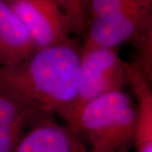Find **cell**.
I'll list each match as a JSON object with an SVG mask.
<instances>
[{"label": "cell", "mask_w": 152, "mask_h": 152, "mask_svg": "<svg viewBox=\"0 0 152 152\" xmlns=\"http://www.w3.org/2000/svg\"><path fill=\"white\" fill-rule=\"evenodd\" d=\"M80 64V49L74 42L37 48L0 66V91L39 113L65 120L75 102Z\"/></svg>", "instance_id": "cell-1"}, {"label": "cell", "mask_w": 152, "mask_h": 152, "mask_svg": "<svg viewBox=\"0 0 152 152\" xmlns=\"http://www.w3.org/2000/svg\"><path fill=\"white\" fill-rule=\"evenodd\" d=\"M135 123L136 103L121 90L85 104L65 124L83 152H128L134 145Z\"/></svg>", "instance_id": "cell-2"}, {"label": "cell", "mask_w": 152, "mask_h": 152, "mask_svg": "<svg viewBox=\"0 0 152 152\" xmlns=\"http://www.w3.org/2000/svg\"><path fill=\"white\" fill-rule=\"evenodd\" d=\"M126 82V63L115 49H94L80 53L77 96L64 122L89 102L123 90Z\"/></svg>", "instance_id": "cell-3"}, {"label": "cell", "mask_w": 152, "mask_h": 152, "mask_svg": "<svg viewBox=\"0 0 152 152\" xmlns=\"http://www.w3.org/2000/svg\"><path fill=\"white\" fill-rule=\"evenodd\" d=\"M27 29L37 48L72 42L68 21L53 0H4Z\"/></svg>", "instance_id": "cell-4"}, {"label": "cell", "mask_w": 152, "mask_h": 152, "mask_svg": "<svg viewBox=\"0 0 152 152\" xmlns=\"http://www.w3.org/2000/svg\"><path fill=\"white\" fill-rule=\"evenodd\" d=\"M151 29V15L113 14L94 18L87 23L80 53L94 49L116 50Z\"/></svg>", "instance_id": "cell-5"}, {"label": "cell", "mask_w": 152, "mask_h": 152, "mask_svg": "<svg viewBox=\"0 0 152 152\" xmlns=\"http://www.w3.org/2000/svg\"><path fill=\"white\" fill-rule=\"evenodd\" d=\"M13 152H83V150L67 125L45 117L29 129Z\"/></svg>", "instance_id": "cell-6"}, {"label": "cell", "mask_w": 152, "mask_h": 152, "mask_svg": "<svg viewBox=\"0 0 152 152\" xmlns=\"http://www.w3.org/2000/svg\"><path fill=\"white\" fill-rule=\"evenodd\" d=\"M127 82L136 98V123L134 145L136 152H152L151 79L134 64L126 63Z\"/></svg>", "instance_id": "cell-7"}, {"label": "cell", "mask_w": 152, "mask_h": 152, "mask_svg": "<svg viewBox=\"0 0 152 152\" xmlns=\"http://www.w3.org/2000/svg\"><path fill=\"white\" fill-rule=\"evenodd\" d=\"M45 117L0 91V152H13L24 134Z\"/></svg>", "instance_id": "cell-8"}, {"label": "cell", "mask_w": 152, "mask_h": 152, "mask_svg": "<svg viewBox=\"0 0 152 152\" xmlns=\"http://www.w3.org/2000/svg\"><path fill=\"white\" fill-rule=\"evenodd\" d=\"M37 48L21 20L0 0V66L24 59Z\"/></svg>", "instance_id": "cell-9"}, {"label": "cell", "mask_w": 152, "mask_h": 152, "mask_svg": "<svg viewBox=\"0 0 152 152\" xmlns=\"http://www.w3.org/2000/svg\"><path fill=\"white\" fill-rule=\"evenodd\" d=\"M151 5L152 2L145 0H89L87 23L94 18L113 14L151 15Z\"/></svg>", "instance_id": "cell-10"}, {"label": "cell", "mask_w": 152, "mask_h": 152, "mask_svg": "<svg viewBox=\"0 0 152 152\" xmlns=\"http://www.w3.org/2000/svg\"><path fill=\"white\" fill-rule=\"evenodd\" d=\"M64 13L71 34H84L89 0H53Z\"/></svg>", "instance_id": "cell-11"}, {"label": "cell", "mask_w": 152, "mask_h": 152, "mask_svg": "<svg viewBox=\"0 0 152 152\" xmlns=\"http://www.w3.org/2000/svg\"><path fill=\"white\" fill-rule=\"evenodd\" d=\"M145 1H151V2H152V0H145Z\"/></svg>", "instance_id": "cell-12"}]
</instances>
